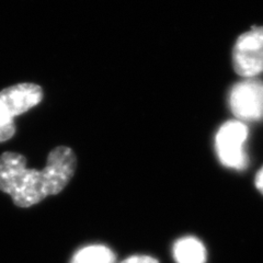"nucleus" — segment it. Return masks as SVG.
Segmentation results:
<instances>
[{"label":"nucleus","instance_id":"20e7f679","mask_svg":"<svg viewBox=\"0 0 263 263\" xmlns=\"http://www.w3.org/2000/svg\"><path fill=\"white\" fill-rule=\"evenodd\" d=\"M233 63L241 77L252 78L263 71V27L239 36L233 51Z\"/></svg>","mask_w":263,"mask_h":263},{"label":"nucleus","instance_id":"1a4fd4ad","mask_svg":"<svg viewBox=\"0 0 263 263\" xmlns=\"http://www.w3.org/2000/svg\"><path fill=\"white\" fill-rule=\"evenodd\" d=\"M256 185L261 191V193L263 194V167L261 168V170L258 172L257 178H256Z\"/></svg>","mask_w":263,"mask_h":263},{"label":"nucleus","instance_id":"39448f33","mask_svg":"<svg viewBox=\"0 0 263 263\" xmlns=\"http://www.w3.org/2000/svg\"><path fill=\"white\" fill-rule=\"evenodd\" d=\"M230 109L241 121L263 119V82L248 79L234 86L229 96Z\"/></svg>","mask_w":263,"mask_h":263},{"label":"nucleus","instance_id":"6e6552de","mask_svg":"<svg viewBox=\"0 0 263 263\" xmlns=\"http://www.w3.org/2000/svg\"><path fill=\"white\" fill-rule=\"evenodd\" d=\"M121 263H159L157 259L149 256H132Z\"/></svg>","mask_w":263,"mask_h":263},{"label":"nucleus","instance_id":"f03ea898","mask_svg":"<svg viewBox=\"0 0 263 263\" xmlns=\"http://www.w3.org/2000/svg\"><path fill=\"white\" fill-rule=\"evenodd\" d=\"M42 100V88L30 82L16 84L0 91V143L13 137V119L34 108Z\"/></svg>","mask_w":263,"mask_h":263},{"label":"nucleus","instance_id":"f257e3e1","mask_svg":"<svg viewBox=\"0 0 263 263\" xmlns=\"http://www.w3.org/2000/svg\"><path fill=\"white\" fill-rule=\"evenodd\" d=\"M77 158L69 147L59 146L49 153L42 171L29 169L18 153L0 156V190L9 194L19 208H31L49 195L62 192L75 174Z\"/></svg>","mask_w":263,"mask_h":263},{"label":"nucleus","instance_id":"423d86ee","mask_svg":"<svg viewBox=\"0 0 263 263\" xmlns=\"http://www.w3.org/2000/svg\"><path fill=\"white\" fill-rule=\"evenodd\" d=\"M174 257L177 263H205L206 249L195 237H183L174 246Z\"/></svg>","mask_w":263,"mask_h":263},{"label":"nucleus","instance_id":"7ed1b4c3","mask_svg":"<svg viewBox=\"0 0 263 263\" xmlns=\"http://www.w3.org/2000/svg\"><path fill=\"white\" fill-rule=\"evenodd\" d=\"M247 138L248 127L241 121H229L220 126L215 137V149L223 166L234 170L247 168L248 155L245 148Z\"/></svg>","mask_w":263,"mask_h":263},{"label":"nucleus","instance_id":"0eeeda50","mask_svg":"<svg viewBox=\"0 0 263 263\" xmlns=\"http://www.w3.org/2000/svg\"><path fill=\"white\" fill-rule=\"evenodd\" d=\"M70 263H115V253L106 246H87L76 252Z\"/></svg>","mask_w":263,"mask_h":263}]
</instances>
